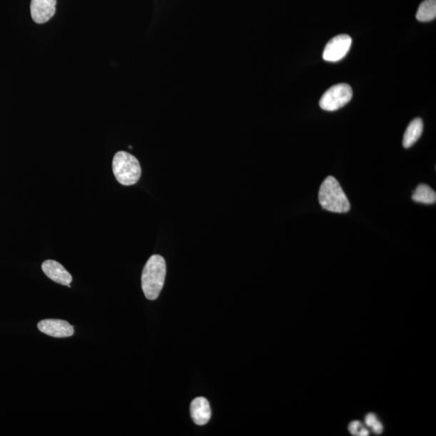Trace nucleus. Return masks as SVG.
<instances>
[{"instance_id": "obj_1", "label": "nucleus", "mask_w": 436, "mask_h": 436, "mask_svg": "<svg viewBox=\"0 0 436 436\" xmlns=\"http://www.w3.org/2000/svg\"><path fill=\"white\" fill-rule=\"evenodd\" d=\"M167 273L166 262L161 255L154 254L143 269L142 287L149 300H157L164 288Z\"/></svg>"}, {"instance_id": "obj_6", "label": "nucleus", "mask_w": 436, "mask_h": 436, "mask_svg": "<svg viewBox=\"0 0 436 436\" xmlns=\"http://www.w3.org/2000/svg\"><path fill=\"white\" fill-rule=\"evenodd\" d=\"M39 331L54 338L71 337L74 333V327L64 320L45 319L37 324Z\"/></svg>"}, {"instance_id": "obj_13", "label": "nucleus", "mask_w": 436, "mask_h": 436, "mask_svg": "<svg viewBox=\"0 0 436 436\" xmlns=\"http://www.w3.org/2000/svg\"><path fill=\"white\" fill-rule=\"evenodd\" d=\"M377 421V417L375 414H369L365 417V423L367 427H372L373 425Z\"/></svg>"}, {"instance_id": "obj_11", "label": "nucleus", "mask_w": 436, "mask_h": 436, "mask_svg": "<svg viewBox=\"0 0 436 436\" xmlns=\"http://www.w3.org/2000/svg\"><path fill=\"white\" fill-rule=\"evenodd\" d=\"M412 200L422 204H435L436 202V193L431 187L422 184L417 187L415 190Z\"/></svg>"}, {"instance_id": "obj_3", "label": "nucleus", "mask_w": 436, "mask_h": 436, "mask_svg": "<svg viewBox=\"0 0 436 436\" xmlns=\"http://www.w3.org/2000/svg\"><path fill=\"white\" fill-rule=\"evenodd\" d=\"M113 172L118 182L124 186L139 182L142 176L139 161L126 152H119L113 159Z\"/></svg>"}, {"instance_id": "obj_15", "label": "nucleus", "mask_w": 436, "mask_h": 436, "mask_svg": "<svg viewBox=\"0 0 436 436\" xmlns=\"http://www.w3.org/2000/svg\"><path fill=\"white\" fill-rule=\"evenodd\" d=\"M373 432H375L377 434H381L383 431V426L382 425L381 422L377 421L375 425H373V426L372 427Z\"/></svg>"}, {"instance_id": "obj_10", "label": "nucleus", "mask_w": 436, "mask_h": 436, "mask_svg": "<svg viewBox=\"0 0 436 436\" xmlns=\"http://www.w3.org/2000/svg\"><path fill=\"white\" fill-rule=\"evenodd\" d=\"M423 130V122L420 118L411 122L405 132L402 144L405 148L412 147L420 139Z\"/></svg>"}, {"instance_id": "obj_4", "label": "nucleus", "mask_w": 436, "mask_h": 436, "mask_svg": "<svg viewBox=\"0 0 436 436\" xmlns=\"http://www.w3.org/2000/svg\"><path fill=\"white\" fill-rule=\"evenodd\" d=\"M353 96L352 87L347 84L335 85L324 93L319 105L322 109L329 112L338 110L350 102Z\"/></svg>"}, {"instance_id": "obj_16", "label": "nucleus", "mask_w": 436, "mask_h": 436, "mask_svg": "<svg viewBox=\"0 0 436 436\" xmlns=\"http://www.w3.org/2000/svg\"><path fill=\"white\" fill-rule=\"evenodd\" d=\"M360 436H367L369 435V432L367 431L366 429H361L360 433L358 434Z\"/></svg>"}, {"instance_id": "obj_14", "label": "nucleus", "mask_w": 436, "mask_h": 436, "mask_svg": "<svg viewBox=\"0 0 436 436\" xmlns=\"http://www.w3.org/2000/svg\"><path fill=\"white\" fill-rule=\"evenodd\" d=\"M361 427V423L359 421H354L349 425V430L352 435H358V430Z\"/></svg>"}, {"instance_id": "obj_9", "label": "nucleus", "mask_w": 436, "mask_h": 436, "mask_svg": "<svg viewBox=\"0 0 436 436\" xmlns=\"http://www.w3.org/2000/svg\"><path fill=\"white\" fill-rule=\"evenodd\" d=\"M191 417L197 425H207L211 419V409L209 403L204 397L195 398L190 406Z\"/></svg>"}, {"instance_id": "obj_7", "label": "nucleus", "mask_w": 436, "mask_h": 436, "mask_svg": "<svg viewBox=\"0 0 436 436\" xmlns=\"http://www.w3.org/2000/svg\"><path fill=\"white\" fill-rule=\"evenodd\" d=\"M57 0H32L31 16L36 24H45L54 16Z\"/></svg>"}, {"instance_id": "obj_8", "label": "nucleus", "mask_w": 436, "mask_h": 436, "mask_svg": "<svg viewBox=\"0 0 436 436\" xmlns=\"http://www.w3.org/2000/svg\"><path fill=\"white\" fill-rule=\"evenodd\" d=\"M44 273L53 282L61 285H66L71 288L72 277L70 272L65 269L59 262L49 259L44 262L41 265Z\"/></svg>"}, {"instance_id": "obj_5", "label": "nucleus", "mask_w": 436, "mask_h": 436, "mask_svg": "<svg viewBox=\"0 0 436 436\" xmlns=\"http://www.w3.org/2000/svg\"><path fill=\"white\" fill-rule=\"evenodd\" d=\"M350 36L341 34L333 37L324 49L322 58L327 61L335 62L344 59L352 46Z\"/></svg>"}, {"instance_id": "obj_2", "label": "nucleus", "mask_w": 436, "mask_h": 436, "mask_svg": "<svg viewBox=\"0 0 436 436\" xmlns=\"http://www.w3.org/2000/svg\"><path fill=\"white\" fill-rule=\"evenodd\" d=\"M319 200L322 209L332 213L346 214L351 209V204L338 180L328 177L321 185Z\"/></svg>"}, {"instance_id": "obj_12", "label": "nucleus", "mask_w": 436, "mask_h": 436, "mask_svg": "<svg viewBox=\"0 0 436 436\" xmlns=\"http://www.w3.org/2000/svg\"><path fill=\"white\" fill-rule=\"evenodd\" d=\"M436 17V0H425L419 7L416 19L421 22H429Z\"/></svg>"}]
</instances>
